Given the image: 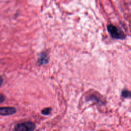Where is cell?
I'll list each match as a JSON object with an SVG mask.
<instances>
[{"instance_id":"cell-3","label":"cell","mask_w":131,"mask_h":131,"mask_svg":"<svg viewBox=\"0 0 131 131\" xmlns=\"http://www.w3.org/2000/svg\"><path fill=\"white\" fill-rule=\"evenodd\" d=\"M16 113V109L14 107L5 106L0 107V116H10Z\"/></svg>"},{"instance_id":"cell-5","label":"cell","mask_w":131,"mask_h":131,"mask_svg":"<svg viewBox=\"0 0 131 131\" xmlns=\"http://www.w3.org/2000/svg\"><path fill=\"white\" fill-rule=\"evenodd\" d=\"M121 96L123 98H130V92L127 90H123L121 92Z\"/></svg>"},{"instance_id":"cell-8","label":"cell","mask_w":131,"mask_h":131,"mask_svg":"<svg viewBox=\"0 0 131 131\" xmlns=\"http://www.w3.org/2000/svg\"><path fill=\"white\" fill-rule=\"evenodd\" d=\"M3 81H4L3 78V77L0 75V87H1V86L2 85V84H3Z\"/></svg>"},{"instance_id":"cell-4","label":"cell","mask_w":131,"mask_h":131,"mask_svg":"<svg viewBox=\"0 0 131 131\" xmlns=\"http://www.w3.org/2000/svg\"><path fill=\"white\" fill-rule=\"evenodd\" d=\"M49 58L46 52H42L40 54L38 59V63L40 65H45L49 63Z\"/></svg>"},{"instance_id":"cell-2","label":"cell","mask_w":131,"mask_h":131,"mask_svg":"<svg viewBox=\"0 0 131 131\" xmlns=\"http://www.w3.org/2000/svg\"><path fill=\"white\" fill-rule=\"evenodd\" d=\"M35 128V124L31 121H26L16 124L14 128L16 131H31Z\"/></svg>"},{"instance_id":"cell-1","label":"cell","mask_w":131,"mask_h":131,"mask_svg":"<svg viewBox=\"0 0 131 131\" xmlns=\"http://www.w3.org/2000/svg\"><path fill=\"white\" fill-rule=\"evenodd\" d=\"M107 29L111 37L116 39H124L126 38V35L123 32L116 26L110 24L107 26Z\"/></svg>"},{"instance_id":"cell-7","label":"cell","mask_w":131,"mask_h":131,"mask_svg":"<svg viewBox=\"0 0 131 131\" xmlns=\"http://www.w3.org/2000/svg\"><path fill=\"white\" fill-rule=\"evenodd\" d=\"M6 100V96L2 94H0V104L3 103Z\"/></svg>"},{"instance_id":"cell-6","label":"cell","mask_w":131,"mask_h":131,"mask_svg":"<svg viewBox=\"0 0 131 131\" xmlns=\"http://www.w3.org/2000/svg\"><path fill=\"white\" fill-rule=\"evenodd\" d=\"M51 111H52V108H50V107H47V108H45L44 109H43L41 112V113L43 115H49L51 114Z\"/></svg>"}]
</instances>
